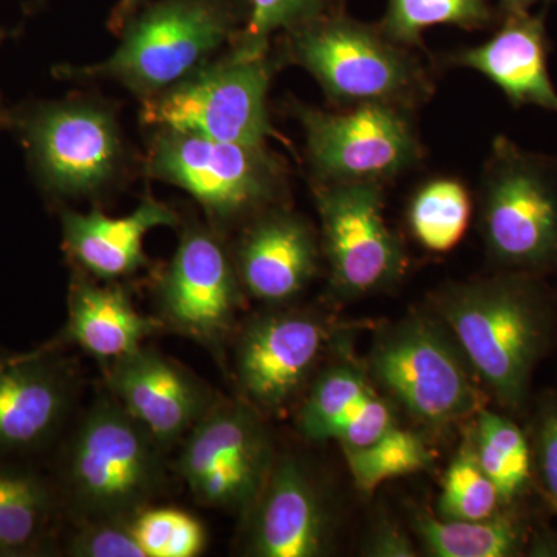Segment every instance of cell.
Segmentation results:
<instances>
[{
  "mask_svg": "<svg viewBox=\"0 0 557 557\" xmlns=\"http://www.w3.org/2000/svg\"><path fill=\"white\" fill-rule=\"evenodd\" d=\"M490 398L509 416L528 413L536 369L555 343V299L542 276L498 270L448 284L432 296Z\"/></svg>",
  "mask_w": 557,
  "mask_h": 557,
  "instance_id": "1",
  "label": "cell"
},
{
  "mask_svg": "<svg viewBox=\"0 0 557 557\" xmlns=\"http://www.w3.org/2000/svg\"><path fill=\"white\" fill-rule=\"evenodd\" d=\"M364 364L376 387L429 429H448L472 420L490 399L456 339L435 314H409L381 329Z\"/></svg>",
  "mask_w": 557,
  "mask_h": 557,
  "instance_id": "2",
  "label": "cell"
},
{
  "mask_svg": "<svg viewBox=\"0 0 557 557\" xmlns=\"http://www.w3.org/2000/svg\"><path fill=\"white\" fill-rule=\"evenodd\" d=\"M479 226L497 270H557V161L494 138L479 189Z\"/></svg>",
  "mask_w": 557,
  "mask_h": 557,
  "instance_id": "3",
  "label": "cell"
},
{
  "mask_svg": "<svg viewBox=\"0 0 557 557\" xmlns=\"http://www.w3.org/2000/svg\"><path fill=\"white\" fill-rule=\"evenodd\" d=\"M163 453L115 398L97 401L79 424L65 485L81 519H134L164 485Z\"/></svg>",
  "mask_w": 557,
  "mask_h": 557,
  "instance_id": "4",
  "label": "cell"
},
{
  "mask_svg": "<svg viewBox=\"0 0 557 557\" xmlns=\"http://www.w3.org/2000/svg\"><path fill=\"white\" fill-rule=\"evenodd\" d=\"M292 50L325 94L346 108L410 109L429 90L423 70L405 47L392 42L380 28L343 14H319L293 28Z\"/></svg>",
  "mask_w": 557,
  "mask_h": 557,
  "instance_id": "5",
  "label": "cell"
},
{
  "mask_svg": "<svg viewBox=\"0 0 557 557\" xmlns=\"http://www.w3.org/2000/svg\"><path fill=\"white\" fill-rule=\"evenodd\" d=\"M267 49L269 42L244 38L226 60L200 67L153 95L143 119L161 131L262 148L273 134L267 110L271 78Z\"/></svg>",
  "mask_w": 557,
  "mask_h": 557,
  "instance_id": "6",
  "label": "cell"
},
{
  "mask_svg": "<svg viewBox=\"0 0 557 557\" xmlns=\"http://www.w3.org/2000/svg\"><path fill=\"white\" fill-rule=\"evenodd\" d=\"M231 30L233 14L220 0H161L127 25L108 61L67 75L104 76L153 97L199 70Z\"/></svg>",
  "mask_w": 557,
  "mask_h": 557,
  "instance_id": "7",
  "label": "cell"
},
{
  "mask_svg": "<svg viewBox=\"0 0 557 557\" xmlns=\"http://www.w3.org/2000/svg\"><path fill=\"white\" fill-rule=\"evenodd\" d=\"M276 457L262 413L219 399L183 440L177 469L200 505L245 518Z\"/></svg>",
  "mask_w": 557,
  "mask_h": 557,
  "instance_id": "8",
  "label": "cell"
},
{
  "mask_svg": "<svg viewBox=\"0 0 557 557\" xmlns=\"http://www.w3.org/2000/svg\"><path fill=\"white\" fill-rule=\"evenodd\" d=\"M330 288L341 299H358L395 287L408 256L384 218L381 183H327L317 189Z\"/></svg>",
  "mask_w": 557,
  "mask_h": 557,
  "instance_id": "9",
  "label": "cell"
},
{
  "mask_svg": "<svg viewBox=\"0 0 557 557\" xmlns=\"http://www.w3.org/2000/svg\"><path fill=\"white\" fill-rule=\"evenodd\" d=\"M307 152L322 182L384 183L421 159V143L409 109L391 104L350 106L343 112L299 108Z\"/></svg>",
  "mask_w": 557,
  "mask_h": 557,
  "instance_id": "10",
  "label": "cell"
},
{
  "mask_svg": "<svg viewBox=\"0 0 557 557\" xmlns=\"http://www.w3.org/2000/svg\"><path fill=\"white\" fill-rule=\"evenodd\" d=\"M13 124L27 150L33 174L47 193H94L119 168V129L100 108L83 102H49L14 113Z\"/></svg>",
  "mask_w": 557,
  "mask_h": 557,
  "instance_id": "11",
  "label": "cell"
},
{
  "mask_svg": "<svg viewBox=\"0 0 557 557\" xmlns=\"http://www.w3.org/2000/svg\"><path fill=\"white\" fill-rule=\"evenodd\" d=\"M157 178L189 193L209 214L239 218L270 199L274 166L258 146L161 131L149 160Z\"/></svg>",
  "mask_w": 557,
  "mask_h": 557,
  "instance_id": "12",
  "label": "cell"
},
{
  "mask_svg": "<svg viewBox=\"0 0 557 557\" xmlns=\"http://www.w3.org/2000/svg\"><path fill=\"white\" fill-rule=\"evenodd\" d=\"M332 327L309 311H270L242 330L234 372L244 401L262 416H281L309 386Z\"/></svg>",
  "mask_w": 557,
  "mask_h": 557,
  "instance_id": "13",
  "label": "cell"
},
{
  "mask_svg": "<svg viewBox=\"0 0 557 557\" xmlns=\"http://www.w3.org/2000/svg\"><path fill=\"white\" fill-rule=\"evenodd\" d=\"M240 285L220 242L207 231H188L160 281V318L180 335L218 347L234 327Z\"/></svg>",
  "mask_w": 557,
  "mask_h": 557,
  "instance_id": "14",
  "label": "cell"
},
{
  "mask_svg": "<svg viewBox=\"0 0 557 557\" xmlns=\"http://www.w3.org/2000/svg\"><path fill=\"white\" fill-rule=\"evenodd\" d=\"M309 467L277 456L265 485L245 516V552L256 557H321L332 549L335 522Z\"/></svg>",
  "mask_w": 557,
  "mask_h": 557,
  "instance_id": "15",
  "label": "cell"
},
{
  "mask_svg": "<svg viewBox=\"0 0 557 557\" xmlns=\"http://www.w3.org/2000/svg\"><path fill=\"white\" fill-rule=\"evenodd\" d=\"M108 386L163 450L183 442L220 399L188 369L146 346L109 366Z\"/></svg>",
  "mask_w": 557,
  "mask_h": 557,
  "instance_id": "16",
  "label": "cell"
},
{
  "mask_svg": "<svg viewBox=\"0 0 557 557\" xmlns=\"http://www.w3.org/2000/svg\"><path fill=\"white\" fill-rule=\"evenodd\" d=\"M394 405L370 379L364 362L343 358L322 370L300 405L298 431L314 443L362 448L397 426Z\"/></svg>",
  "mask_w": 557,
  "mask_h": 557,
  "instance_id": "17",
  "label": "cell"
},
{
  "mask_svg": "<svg viewBox=\"0 0 557 557\" xmlns=\"http://www.w3.org/2000/svg\"><path fill=\"white\" fill-rule=\"evenodd\" d=\"M73 401L72 370L53 354L0 358V453L42 446Z\"/></svg>",
  "mask_w": 557,
  "mask_h": 557,
  "instance_id": "18",
  "label": "cell"
},
{
  "mask_svg": "<svg viewBox=\"0 0 557 557\" xmlns=\"http://www.w3.org/2000/svg\"><path fill=\"white\" fill-rule=\"evenodd\" d=\"M548 54L545 14L516 11L505 13L504 24L486 42L458 51L453 62L485 76L515 108L534 106L557 113Z\"/></svg>",
  "mask_w": 557,
  "mask_h": 557,
  "instance_id": "19",
  "label": "cell"
},
{
  "mask_svg": "<svg viewBox=\"0 0 557 557\" xmlns=\"http://www.w3.org/2000/svg\"><path fill=\"white\" fill-rule=\"evenodd\" d=\"M318 242L306 220L271 212L245 234L237 274L252 298L284 304L306 289L318 270Z\"/></svg>",
  "mask_w": 557,
  "mask_h": 557,
  "instance_id": "20",
  "label": "cell"
},
{
  "mask_svg": "<svg viewBox=\"0 0 557 557\" xmlns=\"http://www.w3.org/2000/svg\"><path fill=\"white\" fill-rule=\"evenodd\" d=\"M175 223L177 215L170 208L148 199L126 218H108L100 211L65 212L62 237L73 262L102 282H113L148 263L143 249L146 234Z\"/></svg>",
  "mask_w": 557,
  "mask_h": 557,
  "instance_id": "21",
  "label": "cell"
},
{
  "mask_svg": "<svg viewBox=\"0 0 557 557\" xmlns=\"http://www.w3.org/2000/svg\"><path fill=\"white\" fill-rule=\"evenodd\" d=\"M157 330L159 324L139 313L120 285L86 277L72 282L65 336L106 368L145 346Z\"/></svg>",
  "mask_w": 557,
  "mask_h": 557,
  "instance_id": "22",
  "label": "cell"
},
{
  "mask_svg": "<svg viewBox=\"0 0 557 557\" xmlns=\"http://www.w3.org/2000/svg\"><path fill=\"white\" fill-rule=\"evenodd\" d=\"M536 528L527 504L480 520H448L424 508L410 509V530L421 549L434 557L530 556Z\"/></svg>",
  "mask_w": 557,
  "mask_h": 557,
  "instance_id": "23",
  "label": "cell"
},
{
  "mask_svg": "<svg viewBox=\"0 0 557 557\" xmlns=\"http://www.w3.org/2000/svg\"><path fill=\"white\" fill-rule=\"evenodd\" d=\"M468 445L505 507L525 505L530 494L536 493L530 438L515 417L487 406L480 409L472 417Z\"/></svg>",
  "mask_w": 557,
  "mask_h": 557,
  "instance_id": "24",
  "label": "cell"
},
{
  "mask_svg": "<svg viewBox=\"0 0 557 557\" xmlns=\"http://www.w3.org/2000/svg\"><path fill=\"white\" fill-rule=\"evenodd\" d=\"M53 491L36 472L0 467V556L33 555L49 533Z\"/></svg>",
  "mask_w": 557,
  "mask_h": 557,
  "instance_id": "25",
  "label": "cell"
},
{
  "mask_svg": "<svg viewBox=\"0 0 557 557\" xmlns=\"http://www.w3.org/2000/svg\"><path fill=\"white\" fill-rule=\"evenodd\" d=\"M471 214V196L460 180L432 178L409 201V230L428 251L448 252L463 239Z\"/></svg>",
  "mask_w": 557,
  "mask_h": 557,
  "instance_id": "26",
  "label": "cell"
},
{
  "mask_svg": "<svg viewBox=\"0 0 557 557\" xmlns=\"http://www.w3.org/2000/svg\"><path fill=\"white\" fill-rule=\"evenodd\" d=\"M355 486L373 494L392 479L417 474L431 467L432 450L426 440L399 424L362 448H343Z\"/></svg>",
  "mask_w": 557,
  "mask_h": 557,
  "instance_id": "27",
  "label": "cell"
},
{
  "mask_svg": "<svg viewBox=\"0 0 557 557\" xmlns=\"http://www.w3.org/2000/svg\"><path fill=\"white\" fill-rule=\"evenodd\" d=\"M493 21L487 0H388L380 30L398 46L421 47L423 33L435 25L475 30Z\"/></svg>",
  "mask_w": 557,
  "mask_h": 557,
  "instance_id": "28",
  "label": "cell"
},
{
  "mask_svg": "<svg viewBox=\"0 0 557 557\" xmlns=\"http://www.w3.org/2000/svg\"><path fill=\"white\" fill-rule=\"evenodd\" d=\"M505 508L494 483L480 468L469 445L463 446L442 480L435 515L448 520L491 518Z\"/></svg>",
  "mask_w": 557,
  "mask_h": 557,
  "instance_id": "29",
  "label": "cell"
},
{
  "mask_svg": "<svg viewBox=\"0 0 557 557\" xmlns=\"http://www.w3.org/2000/svg\"><path fill=\"white\" fill-rule=\"evenodd\" d=\"M146 557H196L207 545L200 520L175 508H146L132 519Z\"/></svg>",
  "mask_w": 557,
  "mask_h": 557,
  "instance_id": "30",
  "label": "cell"
},
{
  "mask_svg": "<svg viewBox=\"0 0 557 557\" xmlns=\"http://www.w3.org/2000/svg\"><path fill=\"white\" fill-rule=\"evenodd\" d=\"M527 432L533 454L536 493L557 518V388H547L531 403Z\"/></svg>",
  "mask_w": 557,
  "mask_h": 557,
  "instance_id": "31",
  "label": "cell"
},
{
  "mask_svg": "<svg viewBox=\"0 0 557 557\" xmlns=\"http://www.w3.org/2000/svg\"><path fill=\"white\" fill-rule=\"evenodd\" d=\"M67 552L75 557H146L132 519H86L70 537Z\"/></svg>",
  "mask_w": 557,
  "mask_h": 557,
  "instance_id": "32",
  "label": "cell"
},
{
  "mask_svg": "<svg viewBox=\"0 0 557 557\" xmlns=\"http://www.w3.org/2000/svg\"><path fill=\"white\" fill-rule=\"evenodd\" d=\"M327 0H251L245 38L269 42L271 33L296 28L322 14Z\"/></svg>",
  "mask_w": 557,
  "mask_h": 557,
  "instance_id": "33",
  "label": "cell"
},
{
  "mask_svg": "<svg viewBox=\"0 0 557 557\" xmlns=\"http://www.w3.org/2000/svg\"><path fill=\"white\" fill-rule=\"evenodd\" d=\"M362 555L372 557H416L418 548L409 534L392 522L386 516H381L362 545Z\"/></svg>",
  "mask_w": 557,
  "mask_h": 557,
  "instance_id": "34",
  "label": "cell"
},
{
  "mask_svg": "<svg viewBox=\"0 0 557 557\" xmlns=\"http://www.w3.org/2000/svg\"><path fill=\"white\" fill-rule=\"evenodd\" d=\"M146 0H120L119 10H116L115 16H113V21H115L116 25L126 24L127 20L135 10L141 5Z\"/></svg>",
  "mask_w": 557,
  "mask_h": 557,
  "instance_id": "35",
  "label": "cell"
},
{
  "mask_svg": "<svg viewBox=\"0 0 557 557\" xmlns=\"http://www.w3.org/2000/svg\"><path fill=\"white\" fill-rule=\"evenodd\" d=\"M539 0H500L502 10L505 13H516V11H530V7Z\"/></svg>",
  "mask_w": 557,
  "mask_h": 557,
  "instance_id": "36",
  "label": "cell"
},
{
  "mask_svg": "<svg viewBox=\"0 0 557 557\" xmlns=\"http://www.w3.org/2000/svg\"><path fill=\"white\" fill-rule=\"evenodd\" d=\"M0 40H2V33H0ZM2 121H3V113H2V109H0V126H2Z\"/></svg>",
  "mask_w": 557,
  "mask_h": 557,
  "instance_id": "37",
  "label": "cell"
}]
</instances>
